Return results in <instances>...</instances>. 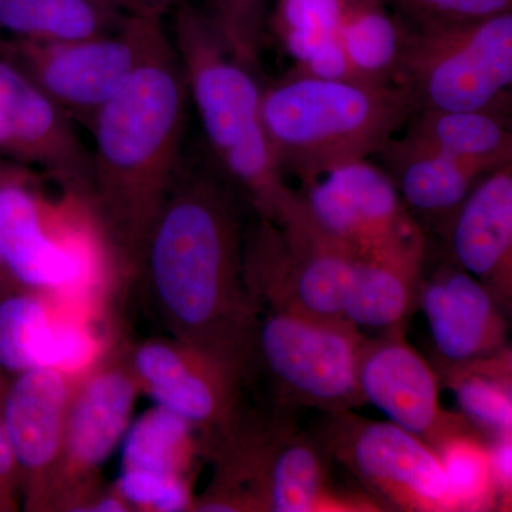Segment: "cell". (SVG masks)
<instances>
[{"label":"cell","mask_w":512,"mask_h":512,"mask_svg":"<svg viewBox=\"0 0 512 512\" xmlns=\"http://www.w3.org/2000/svg\"><path fill=\"white\" fill-rule=\"evenodd\" d=\"M144 254L165 313L190 349L235 373L252 352L256 311L245 291V247L227 187L181 164Z\"/></svg>","instance_id":"1"},{"label":"cell","mask_w":512,"mask_h":512,"mask_svg":"<svg viewBox=\"0 0 512 512\" xmlns=\"http://www.w3.org/2000/svg\"><path fill=\"white\" fill-rule=\"evenodd\" d=\"M188 94L168 32L94 116L92 202L121 245L144 252L183 164Z\"/></svg>","instance_id":"2"},{"label":"cell","mask_w":512,"mask_h":512,"mask_svg":"<svg viewBox=\"0 0 512 512\" xmlns=\"http://www.w3.org/2000/svg\"><path fill=\"white\" fill-rule=\"evenodd\" d=\"M173 10L171 40L205 137L224 173L248 195L259 215L276 221L292 188L266 138L256 72L232 55L210 13L188 2Z\"/></svg>","instance_id":"3"},{"label":"cell","mask_w":512,"mask_h":512,"mask_svg":"<svg viewBox=\"0 0 512 512\" xmlns=\"http://www.w3.org/2000/svg\"><path fill=\"white\" fill-rule=\"evenodd\" d=\"M414 111L400 86L292 73L262 90V123L276 164L302 183L380 153Z\"/></svg>","instance_id":"4"},{"label":"cell","mask_w":512,"mask_h":512,"mask_svg":"<svg viewBox=\"0 0 512 512\" xmlns=\"http://www.w3.org/2000/svg\"><path fill=\"white\" fill-rule=\"evenodd\" d=\"M165 33L163 18L127 13L106 35L59 43L3 40L0 53L70 119L89 128Z\"/></svg>","instance_id":"5"},{"label":"cell","mask_w":512,"mask_h":512,"mask_svg":"<svg viewBox=\"0 0 512 512\" xmlns=\"http://www.w3.org/2000/svg\"><path fill=\"white\" fill-rule=\"evenodd\" d=\"M512 84V12L412 30L399 86L416 110L495 107Z\"/></svg>","instance_id":"6"},{"label":"cell","mask_w":512,"mask_h":512,"mask_svg":"<svg viewBox=\"0 0 512 512\" xmlns=\"http://www.w3.org/2000/svg\"><path fill=\"white\" fill-rule=\"evenodd\" d=\"M363 342L346 320L271 309L255 326L252 348L288 412L312 407L340 414L365 403L357 384Z\"/></svg>","instance_id":"7"},{"label":"cell","mask_w":512,"mask_h":512,"mask_svg":"<svg viewBox=\"0 0 512 512\" xmlns=\"http://www.w3.org/2000/svg\"><path fill=\"white\" fill-rule=\"evenodd\" d=\"M285 212L355 256L379 254L421 232L392 175L367 158L305 181Z\"/></svg>","instance_id":"8"},{"label":"cell","mask_w":512,"mask_h":512,"mask_svg":"<svg viewBox=\"0 0 512 512\" xmlns=\"http://www.w3.org/2000/svg\"><path fill=\"white\" fill-rule=\"evenodd\" d=\"M346 413L330 429L326 448L370 494L394 510H458L443 461L427 441L390 421L348 419Z\"/></svg>","instance_id":"9"},{"label":"cell","mask_w":512,"mask_h":512,"mask_svg":"<svg viewBox=\"0 0 512 512\" xmlns=\"http://www.w3.org/2000/svg\"><path fill=\"white\" fill-rule=\"evenodd\" d=\"M0 151L35 165L69 194L92 202V150L55 101L2 57Z\"/></svg>","instance_id":"10"},{"label":"cell","mask_w":512,"mask_h":512,"mask_svg":"<svg viewBox=\"0 0 512 512\" xmlns=\"http://www.w3.org/2000/svg\"><path fill=\"white\" fill-rule=\"evenodd\" d=\"M0 258L33 288H74L92 271L86 237L57 235L46 227L43 202L25 175L0 170Z\"/></svg>","instance_id":"11"},{"label":"cell","mask_w":512,"mask_h":512,"mask_svg":"<svg viewBox=\"0 0 512 512\" xmlns=\"http://www.w3.org/2000/svg\"><path fill=\"white\" fill-rule=\"evenodd\" d=\"M363 402L373 404L387 421L436 448L454 424L441 412L439 382L431 367L399 336L365 340L357 365Z\"/></svg>","instance_id":"12"},{"label":"cell","mask_w":512,"mask_h":512,"mask_svg":"<svg viewBox=\"0 0 512 512\" xmlns=\"http://www.w3.org/2000/svg\"><path fill=\"white\" fill-rule=\"evenodd\" d=\"M454 266L487 286L498 302L511 293L512 163L485 174L444 221Z\"/></svg>","instance_id":"13"},{"label":"cell","mask_w":512,"mask_h":512,"mask_svg":"<svg viewBox=\"0 0 512 512\" xmlns=\"http://www.w3.org/2000/svg\"><path fill=\"white\" fill-rule=\"evenodd\" d=\"M420 303L434 348L457 369L493 359L504 345L500 302L484 284L457 266H447L419 284Z\"/></svg>","instance_id":"14"},{"label":"cell","mask_w":512,"mask_h":512,"mask_svg":"<svg viewBox=\"0 0 512 512\" xmlns=\"http://www.w3.org/2000/svg\"><path fill=\"white\" fill-rule=\"evenodd\" d=\"M252 454V500L258 510H325L330 495L325 447L293 430L291 421L276 423Z\"/></svg>","instance_id":"15"},{"label":"cell","mask_w":512,"mask_h":512,"mask_svg":"<svg viewBox=\"0 0 512 512\" xmlns=\"http://www.w3.org/2000/svg\"><path fill=\"white\" fill-rule=\"evenodd\" d=\"M426 254L423 232L379 254L356 256L342 302V318L359 330L393 332L402 325L419 288Z\"/></svg>","instance_id":"16"},{"label":"cell","mask_w":512,"mask_h":512,"mask_svg":"<svg viewBox=\"0 0 512 512\" xmlns=\"http://www.w3.org/2000/svg\"><path fill=\"white\" fill-rule=\"evenodd\" d=\"M136 370L158 406L188 423L210 424L227 416L235 373L197 350L150 343L138 350Z\"/></svg>","instance_id":"17"},{"label":"cell","mask_w":512,"mask_h":512,"mask_svg":"<svg viewBox=\"0 0 512 512\" xmlns=\"http://www.w3.org/2000/svg\"><path fill=\"white\" fill-rule=\"evenodd\" d=\"M67 394L62 372L50 367L20 373L10 389L0 417L16 461L26 470H43L59 453L66 427Z\"/></svg>","instance_id":"18"},{"label":"cell","mask_w":512,"mask_h":512,"mask_svg":"<svg viewBox=\"0 0 512 512\" xmlns=\"http://www.w3.org/2000/svg\"><path fill=\"white\" fill-rule=\"evenodd\" d=\"M380 153L406 207L443 222L485 175L409 137L392 138Z\"/></svg>","instance_id":"19"},{"label":"cell","mask_w":512,"mask_h":512,"mask_svg":"<svg viewBox=\"0 0 512 512\" xmlns=\"http://www.w3.org/2000/svg\"><path fill=\"white\" fill-rule=\"evenodd\" d=\"M136 389L124 373L103 372L84 386L67 410L64 443L77 466L103 464L128 429Z\"/></svg>","instance_id":"20"},{"label":"cell","mask_w":512,"mask_h":512,"mask_svg":"<svg viewBox=\"0 0 512 512\" xmlns=\"http://www.w3.org/2000/svg\"><path fill=\"white\" fill-rule=\"evenodd\" d=\"M406 137L488 174L512 163V134L498 106L419 110Z\"/></svg>","instance_id":"21"},{"label":"cell","mask_w":512,"mask_h":512,"mask_svg":"<svg viewBox=\"0 0 512 512\" xmlns=\"http://www.w3.org/2000/svg\"><path fill=\"white\" fill-rule=\"evenodd\" d=\"M127 13L94 0H0V30L10 39L59 43L113 32Z\"/></svg>","instance_id":"22"},{"label":"cell","mask_w":512,"mask_h":512,"mask_svg":"<svg viewBox=\"0 0 512 512\" xmlns=\"http://www.w3.org/2000/svg\"><path fill=\"white\" fill-rule=\"evenodd\" d=\"M339 37L359 82L399 86L412 29L394 18L383 0L356 9L343 23Z\"/></svg>","instance_id":"23"},{"label":"cell","mask_w":512,"mask_h":512,"mask_svg":"<svg viewBox=\"0 0 512 512\" xmlns=\"http://www.w3.org/2000/svg\"><path fill=\"white\" fill-rule=\"evenodd\" d=\"M191 426L164 407L148 410L124 434L121 470L180 477Z\"/></svg>","instance_id":"24"},{"label":"cell","mask_w":512,"mask_h":512,"mask_svg":"<svg viewBox=\"0 0 512 512\" xmlns=\"http://www.w3.org/2000/svg\"><path fill=\"white\" fill-rule=\"evenodd\" d=\"M372 0H278L272 28L295 66L329 37L339 35L345 20Z\"/></svg>","instance_id":"25"},{"label":"cell","mask_w":512,"mask_h":512,"mask_svg":"<svg viewBox=\"0 0 512 512\" xmlns=\"http://www.w3.org/2000/svg\"><path fill=\"white\" fill-rule=\"evenodd\" d=\"M453 389L466 416L494 437L511 436L512 402L510 382L480 362L457 367Z\"/></svg>","instance_id":"26"},{"label":"cell","mask_w":512,"mask_h":512,"mask_svg":"<svg viewBox=\"0 0 512 512\" xmlns=\"http://www.w3.org/2000/svg\"><path fill=\"white\" fill-rule=\"evenodd\" d=\"M434 450L443 461L458 510L485 507L497 488L491 468L490 450L460 431L441 441Z\"/></svg>","instance_id":"27"},{"label":"cell","mask_w":512,"mask_h":512,"mask_svg":"<svg viewBox=\"0 0 512 512\" xmlns=\"http://www.w3.org/2000/svg\"><path fill=\"white\" fill-rule=\"evenodd\" d=\"M268 0H212L210 16L232 55L258 69Z\"/></svg>","instance_id":"28"},{"label":"cell","mask_w":512,"mask_h":512,"mask_svg":"<svg viewBox=\"0 0 512 512\" xmlns=\"http://www.w3.org/2000/svg\"><path fill=\"white\" fill-rule=\"evenodd\" d=\"M49 319L45 306L30 296H13L0 303V366L15 373L32 369L30 345Z\"/></svg>","instance_id":"29"},{"label":"cell","mask_w":512,"mask_h":512,"mask_svg":"<svg viewBox=\"0 0 512 512\" xmlns=\"http://www.w3.org/2000/svg\"><path fill=\"white\" fill-rule=\"evenodd\" d=\"M412 20L416 29L477 22L511 12L512 0H383Z\"/></svg>","instance_id":"30"},{"label":"cell","mask_w":512,"mask_h":512,"mask_svg":"<svg viewBox=\"0 0 512 512\" xmlns=\"http://www.w3.org/2000/svg\"><path fill=\"white\" fill-rule=\"evenodd\" d=\"M119 491L130 503L163 512L183 511L190 500L183 478L141 471L121 470Z\"/></svg>","instance_id":"31"},{"label":"cell","mask_w":512,"mask_h":512,"mask_svg":"<svg viewBox=\"0 0 512 512\" xmlns=\"http://www.w3.org/2000/svg\"><path fill=\"white\" fill-rule=\"evenodd\" d=\"M293 74L323 80H356L359 82L350 66L348 55L343 49L339 35L325 40L305 62L295 66Z\"/></svg>","instance_id":"32"},{"label":"cell","mask_w":512,"mask_h":512,"mask_svg":"<svg viewBox=\"0 0 512 512\" xmlns=\"http://www.w3.org/2000/svg\"><path fill=\"white\" fill-rule=\"evenodd\" d=\"M181 2L185 0H126V10L127 13L164 18L165 13L173 10Z\"/></svg>","instance_id":"33"},{"label":"cell","mask_w":512,"mask_h":512,"mask_svg":"<svg viewBox=\"0 0 512 512\" xmlns=\"http://www.w3.org/2000/svg\"><path fill=\"white\" fill-rule=\"evenodd\" d=\"M18 463L16 461L15 451L3 426L2 417H0V478L8 477L13 471V467Z\"/></svg>","instance_id":"34"},{"label":"cell","mask_w":512,"mask_h":512,"mask_svg":"<svg viewBox=\"0 0 512 512\" xmlns=\"http://www.w3.org/2000/svg\"><path fill=\"white\" fill-rule=\"evenodd\" d=\"M126 505L121 503L119 498L107 497L100 500L99 503L92 505L87 511L96 512H111V511H126Z\"/></svg>","instance_id":"35"},{"label":"cell","mask_w":512,"mask_h":512,"mask_svg":"<svg viewBox=\"0 0 512 512\" xmlns=\"http://www.w3.org/2000/svg\"><path fill=\"white\" fill-rule=\"evenodd\" d=\"M94 2L103 3V5L111 6V8H116L126 12V0H94Z\"/></svg>","instance_id":"36"},{"label":"cell","mask_w":512,"mask_h":512,"mask_svg":"<svg viewBox=\"0 0 512 512\" xmlns=\"http://www.w3.org/2000/svg\"><path fill=\"white\" fill-rule=\"evenodd\" d=\"M3 266V262H2V258H0V268H2Z\"/></svg>","instance_id":"37"}]
</instances>
